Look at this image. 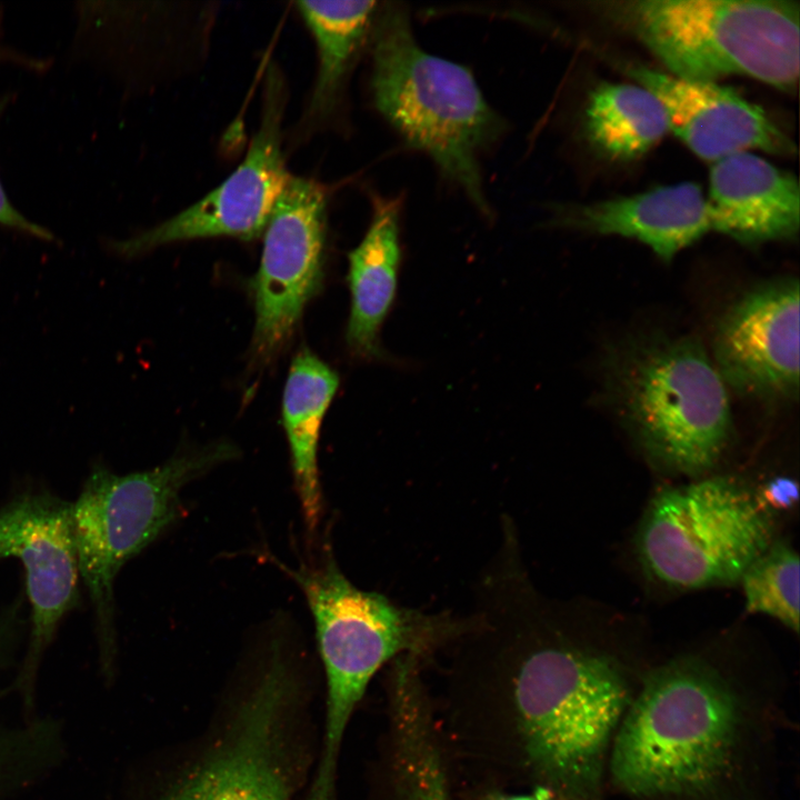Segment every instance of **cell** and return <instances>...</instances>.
Masks as SVG:
<instances>
[{
  "instance_id": "6da1fadb",
  "label": "cell",
  "mask_w": 800,
  "mask_h": 800,
  "mask_svg": "<svg viewBox=\"0 0 800 800\" xmlns=\"http://www.w3.org/2000/svg\"><path fill=\"white\" fill-rule=\"evenodd\" d=\"M308 658L284 633L264 639L203 726L147 758L120 800H301L320 732Z\"/></svg>"
},
{
  "instance_id": "7a4b0ae2",
  "label": "cell",
  "mask_w": 800,
  "mask_h": 800,
  "mask_svg": "<svg viewBox=\"0 0 800 800\" xmlns=\"http://www.w3.org/2000/svg\"><path fill=\"white\" fill-rule=\"evenodd\" d=\"M376 109L411 149L424 153L482 214L490 216L481 158L506 122L464 66L426 51L398 3L380 7L371 34Z\"/></svg>"
},
{
  "instance_id": "3957f363",
  "label": "cell",
  "mask_w": 800,
  "mask_h": 800,
  "mask_svg": "<svg viewBox=\"0 0 800 800\" xmlns=\"http://www.w3.org/2000/svg\"><path fill=\"white\" fill-rule=\"evenodd\" d=\"M588 6L646 47L674 77L718 82L736 74L784 92L797 88V1L601 0Z\"/></svg>"
},
{
  "instance_id": "277c9868",
  "label": "cell",
  "mask_w": 800,
  "mask_h": 800,
  "mask_svg": "<svg viewBox=\"0 0 800 800\" xmlns=\"http://www.w3.org/2000/svg\"><path fill=\"white\" fill-rule=\"evenodd\" d=\"M604 387L623 427L652 461L671 471L701 474L729 444L728 388L697 338L627 339L607 356Z\"/></svg>"
},
{
  "instance_id": "5b68a950",
  "label": "cell",
  "mask_w": 800,
  "mask_h": 800,
  "mask_svg": "<svg viewBox=\"0 0 800 800\" xmlns=\"http://www.w3.org/2000/svg\"><path fill=\"white\" fill-rule=\"evenodd\" d=\"M737 709L722 679L694 659L651 672L616 736L611 772L636 796L702 790L722 772Z\"/></svg>"
},
{
  "instance_id": "8992f818",
  "label": "cell",
  "mask_w": 800,
  "mask_h": 800,
  "mask_svg": "<svg viewBox=\"0 0 800 800\" xmlns=\"http://www.w3.org/2000/svg\"><path fill=\"white\" fill-rule=\"evenodd\" d=\"M238 454L233 444L218 442L174 454L140 472L117 474L99 464L70 502L78 569L94 613L99 664L106 681L114 678L117 666L118 573L181 516L184 486Z\"/></svg>"
},
{
  "instance_id": "52a82bcc",
  "label": "cell",
  "mask_w": 800,
  "mask_h": 800,
  "mask_svg": "<svg viewBox=\"0 0 800 800\" xmlns=\"http://www.w3.org/2000/svg\"><path fill=\"white\" fill-rule=\"evenodd\" d=\"M311 610L323 669L322 714L347 724L379 669L403 656L423 658L456 644L472 613L424 612L354 586L330 556L311 568L286 569Z\"/></svg>"
},
{
  "instance_id": "ba28073f",
  "label": "cell",
  "mask_w": 800,
  "mask_h": 800,
  "mask_svg": "<svg viewBox=\"0 0 800 800\" xmlns=\"http://www.w3.org/2000/svg\"><path fill=\"white\" fill-rule=\"evenodd\" d=\"M772 542V522L759 499L718 476L659 492L641 522L637 551L651 578L696 589L740 581Z\"/></svg>"
},
{
  "instance_id": "9c48e42d",
  "label": "cell",
  "mask_w": 800,
  "mask_h": 800,
  "mask_svg": "<svg viewBox=\"0 0 800 800\" xmlns=\"http://www.w3.org/2000/svg\"><path fill=\"white\" fill-rule=\"evenodd\" d=\"M26 572L31 628L12 684L26 717L33 714L38 671L64 617L79 606L80 574L70 502L46 491L24 492L0 508V559Z\"/></svg>"
},
{
  "instance_id": "30bf717a",
  "label": "cell",
  "mask_w": 800,
  "mask_h": 800,
  "mask_svg": "<svg viewBox=\"0 0 800 800\" xmlns=\"http://www.w3.org/2000/svg\"><path fill=\"white\" fill-rule=\"evenodd\" d=\"M284 100L283 81L276 70H270L259 129L237 169L192 206L144 232L116 242L114 250L132 257L183 240L259 237L290 177L281 144Z\"/></svg>"
},
{
  "instance_id": "8fae6325",
  "label": "cell",
  "mask_w": 800,
  "mask_h": 800,
  "mask_svg": "<svg viewBox=\"0 0 800 800\" xmlns=\"http://www.w3.org/2000/svg\"><path fill=\"white\" fill-rule=\"evenodd\" d=\"M326 209V193L317 182L290 174L263 231L254 282L252 349L258 358L279 352L320 288Z\"/></svg>"
},
{
  "instance_id": "7c38bea8",
  "label": "cell",
  "mask_w": 800,
  "mask_h": 800,
  "mask_svg": "<svg viewBox=\"0 0 800 800\" xmlns=\"http://www.w3.org/2000/svg\"><path fill=\"white\" fill-rule=\"evenodd\" d=\"M799 281L786 277L744 293L716 328L713 364L734 392L760 400L799 396Z\"/></svg>"
},
{
  "instance_id": "4fadbf2b",
  "label": "cell",
  "mask_w": 800,
  "mask_h": 800,
  "mask_svg": "<svg viewBox=\"0 0 800 800\" xmlns=\"http://www.w3.org/2000/svg\"><path fill=\"white\" fill-rule=\"evenodd\" d=\"M626 73L663 103L670 132L697 157L716 162L728 156L761 150L791 156L796 144L758 104L718 82L691 81L642 64Z\"/></svg>"
},
{
  "instance_id": "5bb4252c",
  "label": "cell",
  "mask_w": 800,
  "mask_h": 800,
  "mask_svg": "<svg viewBox=\"0 0 800 800\" xmlns=\"http://www.w3.org/2000/svg\"><path fill=\"white\" fill-rule=\"evenodd\" d=\"M706 200L711 231L742 244L798 236V179L757 153L738 152L712 162Z\"/></svg>"
},
{
  "instance_id": "9a60e30c",
  "label": "cell",
  "mask_w": 800,
  "mask_h": 800,
  "mask_svg": "<svg viewBox=\"0 0 800 800\" xmlns=\"http://www.w3.org/2000/svg\"><path fill=\"white\" fill-rule=\"evenodd\" d=\"M553 221L560 227L634 239L664 262L711 231L706 196L690 181L560 207Z\"/></svg>"
},
{
  "instance_id": "2e32d148",
  "label": "cell",
  "mask_w": 800,
  "mask_h": 800,
  "mask_svg": "<svg viewBox=\"0 0 800 800\" xmlns=\"http://www.w3.org/2000/svg\"><path fill=\"white\" fill-rule=\"evenodd\" d=\"M370 226L349 253L351 311L347 342L362 358L381 356L379 331L393 301L400 261V204L374 198Z\"/></svg>"
},
{
  "instance_id": "e0dca14e",
  "label": "cell",
  "mask_w": 800,
  "mask_h": 800,
  "mask_svg": "<svg viewBox=\"0 0 800 800\" xmlns=\"http://www.w3.org/2000/svg\"><path fill=\"white\" fill-rule=\"evenodd\" d=\"M338 386L337 373L313 353L303 350L291 363L283 391V426L292 458L294 487L310 531L319 524L322 512L317 464L320 429Z\"/></svg>"
},
{
  "instance_id": "ac0fdd59",
  "label": "cell",
  "mask_w": 800,
  "mask_h": 800,
  "mask_svg": "<svg viewBox=\"0 0 800 800\" xmlns=\"http://www.w3.org/2000/svg\"><path fill=\"white\" fill-rule=\"evenodd\" d=\"M670 132L661 100L639 83L601 82L588 96L582 133L588 144L614 162L636 160Z\"/></svg>"
},
{
  "instance_id": "d6986e66",
  "label": "cell",
  "mask_w": 800,
  "mask_h": 800,
  "mask_svg": "<svg viewBox=\"0 0 800 800\" xmlns=\"http://www.w3.org/2000/svg\"><path fill=\"white\" fill-rule=\"evenodd\" d=\"M318 52V73L310 111H331L356 60L371 39L380 6L376 1H299Z\"/></svg>"
},
{
  "instance_id": "ffe728a7",
  "label": "cell",
  "mask_w": 800,
  "mask_h": 800,
  "mask_svg": "<svg viewBox=\"0 0 800 800\" xmlns=\"http://www.w3.org/2000/svg\"><path fill=\"white\" fill-rule=\"evenodd\" d=\"M740 581L748 612L770 616L799 631V557L791 547L772 542Z\"/></svg>"
},
{
  "instance_id": "44dd1931",
  "label": "cell",
  "mask_w": 800,
  "mask_h": 800,
  "mask_svg": "<svg viewBox=\"0 0 800 800\" xmlns=\"http://www.w3.org/2000/svg\"><path fill=\"white\" fill-rule=\"evenodd\" d=\"M10 100L9 94L0 96V119L8 106ZM0 224L8 228H12L22 231L27 234L37 237L44 241H52L53 234L46 228L32 222L27 219L20 211H18L7 197L3 187L0 182Z\"/></svg>"
},
{
  "instance_id": "7402d4cb",
  "label": "cell",
  "mask_w": 800,
  "mask_h": 800,
  "mask_svg": "<svg viewBox=\"0 0 800 800\" xmlns=\"http://www.w3.org/2000/svg\"><path fill=\"white\" fill-rule=\"evenodd\" d=\"M758 499L764 509L767 506L780 510L791 508L798 500V484L790 478H776L764 487L762 497Z\"/></svg>"
},
{
  "instance_id": "603a6c76",
  "label": "cell",
  "mask_w": 800,
  "mask_h": 800,
  "mask_svg": "<svg viewBox=\"0 0 800 800\" xmlns=\"http://www.w3.org/2000/svg\"><path fill=\"white\" fill-rule=\"evenodd\" d=\"M12 658L11 644L8 637L0 630V669L8 664ZM13 749L11 739L0 724V790L7 781L12 762Z\"/></svg>"
},
{
  "instance_id": "cb8c5ba5",
  "label": "cell",
  "mask_w": 800,
  "mask_h": 800,
  "mask_svg": "<svg viewBox=\"0 0 800 800\" xmlns=\"http://www.w3.org/2000/svg\"><path fill=\"white\" fill-rule=\"evenodd\" d=\"M0 64H14L32 71H44L48 68V61L43 58L28 56L23 52L9 47L3 41L2 33V16L0 13Z\"/></svg>"
},
{
  "instance_id": "d4e9b609",
  "label": "cell",
  "mask_w": 800,
  "mask_h": 800,
  "mask_svg": "<svg viewBox=\"0 0 800 800\" xmlns=\"http://www.w3.org/2000/svg\"><path fill=\"white\" fill-rule=\"evenodd\" d=\"M488 800H560V797L554 791L540 786L530 792L496 793Z\"/></svg>"
},
{
  "instance_id": "484cf974",
  "label": "cell",
  "mask_w": 800,
  "mask_h": 800,
  "mask_svg": "<svg viewBox=\"0 0 800 800\" xmlns=\"http://www.w3.org/2000/svg\"><path fill=\"white\" fill-rule=\"evenodd\" d=\"M406 800H450V796L443 786L429 783L414 789Z\"/></svg>"
}]
</instances>
